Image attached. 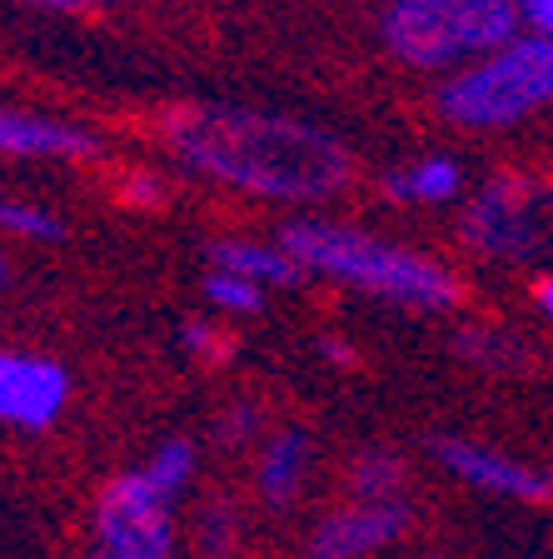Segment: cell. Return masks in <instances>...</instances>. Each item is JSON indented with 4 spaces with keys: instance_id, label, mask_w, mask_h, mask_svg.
Returning <instances> with one entry per match:
<instances>
[{
    "instance_id": "obj_1",
    "label": "cell",
    "mask_w": 553,
    "mask_h": 559,
    "mask_svg": "<svg viewBox=\"0 0 553 559\" xmlns=\"http://www.w3.org/2000/svg\"><path fill=\"white\" fill-rule=\"evenodd\" d=\"M160 140L180 170L269 205H324L354 186V151L335 130L265 105H175Z\"/></svg>"
},
{
    "instance_id": "obj_2",
    "label": "cell",
    "mask_w": 553,
    "mask_h": 559,
    "mask_svg": "<svg viewBox=\"0 0 553 559\" xmlns=\"http://www.w3.org/2000/svg\"><path fill=\"white\" fill-rule=\"evenodd\" d=\"M279 240L310 270V280H329V285H345L369 300L419 314H449L464 305V280L444 260L389 240L380 230H364V225L304 215V221H289Z\"/></svg>"
},
{
    "instance_id": "obj_3",
    "label": "cell",
    "mask_w": 553,
    "mask_h": 559,
    "mask_svg": "<svg viewBox=\"0 0 553 559\" xmlns=\"http://www.w3.org/2000/svg\"><path fill=\"white\" fill-rule=\"evenodd\" d=\"M553 105V40L519 31L434 85V116L464 135H504Z\"/></svg>"
},
{
    "instance_id": "obj_4",
    "label": "cell",
    "mask_w": 553,
    "mask_h": 559,
    "mask_svg": "<svg viewBox=\"0 0 553 559\" xmlns=\"http://www.w3.org/2000/svg\"><path fill=\"white\" fill-rule=\"evenodd\" d=\"M519 31L514 0H384L380 11L384 56L438 81L498 50Z\"/></svg>"
},
{
    "instance_id": "obj_5",
    "label": "cell",
    "mask_w": 553,
    "mask_h": 559,
    "mask_svg": "<svg viewBox=\"0 0 553 559\" xmlns=\"http://www.w3.org/2000/svg\"><path fill=\"white\" fill-rule=\"evenodd\" d=\"M459 240L494 265L553 260V180L543 175H489L459 205Z\"/></svg>"
},
{
    "instance_id": "obj_6",
    "label": "cell",
    "mask_w": 553,
    "mask_h": 559,
    "mask_svg": "<svg viewBox=\"0 0 553 559\" xmlns=\"http://www.w3.org/2000/svg\"><path fill=\"white\" fill-rule=\"evenodd\" d=\"M95 559H175V500L135 469L95 495Z\"/></svg>"
},
{
    "instance_id": "obj_7",
    "label": "cell",
    "mask_w": 553,
    "mask_h": 559,
    "mask_svg": "<svg viewBox=\"0 0 553 559\" xmlns=\"http://www.w3.org/2000/svg\"><path fill=\"white\" fill-rule=\"evenodd\" d=\"M434 460L449 469L459 485L479 489V495H494V500H519V504H533V500H549L553 495V475L533 469L529 460L519 454H504L484 440H469V435H434L429 440Z\"/></svg>"
},
{
    "instance_id": "obj_8",
    "label": "cell",
    "mask_w": 553,
    "mask_h": 559,
    "mask_svg": "<svg viewBox=\"0 0 553 559\" xmlns=\"http://www.w3.org/2000/svg\"><path fill=\"white\" fill-rule=\"evenodd\" d=\"M70 405V370L35 349H0V425L50 430Z\"/></svg>"
},
{
    "instance_id": "obj_9",
    "label": "cell",
    "mask_w": 553,
    "mask_h": 559,
    "mask_svg": "<svg viewBox=\"0 0 553 559\" xmlns=\"http://www.w3.org/2000/svg\"><path fill=\"white\" fill-rule=\"evenodd\" d=\"M100 135L81 120L0 105V160H56V165H91L100 160Z\"/></svg>"
},
{
    "instance_id": "obj_10",
    "label": "cell",
    "mask_w": 553,
    "mask_h": 559,
    "mask_svg": "<svg viewBox=\"0 0 553 559\" xmlns=\"http://www.w3.org/2000/svg\"><path fill=\"white\" fill-rule=\"evenodd\" d=\"M409 530V504L389 500V504H364V500H345L339 510H329L304 539L310 559H369L380 549L399 545Z\"/></svg>"
},
{
    "instance_id": "obj_11",
    "label": "cell",
    "mask_w": 553,
    "mask_h": 559,
    "mask_svg": "<svg viewBox=\"0 0 553 559\" xmlns=\"http://www.w3.org/2000/svg\"><path fill=\"white\" fill-rule=\"evenodd\" d=\"M464 190H469L464 160L459 155H444V151L409 155V160L389 165V170L380 175V195L389 200V205L444 210V205H464Z\"/></svg>"
},
{
    "instance_id": "obj_12",
    "label": "cell",
    "mask_w": 553,
    "mask_h": 559,
    "mask_svg": "<svg viewBox=\"0 0 553 559\" xmlns=\"http://www.w3.org/2000/svg\"><path fill=\"white\" fill-rule=\"evenodd\" d=\"M209 270H225V275H240L260 290H300L310 270L285 250V240H260V235H215L205 245Z\"/></svg>"
},
{
    "instance_id": "obj_13",
    "label": "cell",
    "mask_w": 553,
    "mask_h": 559,
    "mask_svg": "<svg viewBox=\"0 0 553 559\" xmlns=\"http://www.w3.org/2000/svg\"><path fill=\"white\" fill-rule=\"evenodd\" d=\"M310 465H314V435L300 425H279L260 440L254 454V495L269 510H289L310 485Z\"/></svg>"
},
{
    "instance_id": "obj_14",
    "label": "cell",
    "mask_w": 553,
    "mask_h": 559,
    "mask_svg": "<svg viewBox=\"0 0 553 559\" xmlns=\"http://www.w3.org/2000/svg\"><path fill=\"white\" fill-rule=\"evenodd\" d=\"M404 485H409V469H404V460L394 450H359L345 469L349 500H364V504L404 500Z\"/></svg>"
},
{
    "instance_id": "obj_15",
    "label": "cell",
    "mask_w": 553,
    "mask_h": 559,
    "mask_svg": "<svg viewBox=\"0 0 553 559\" xmlns=\"http://www.w3.org/2000/svg\"><path fill=\"white\" fill-rule=\"evenodd\" d=\"M140 475L151 479L165 500H180L200 475V444L190 440V435H165V440L140 460Z\"/></svg>"
},
{
    "instance_id": "obj_16",
    "label": "cell",
    "mask_w": 553,
    "mask_h": 559,
    "mask_svg": "<svg viewBox=\"0 0 553 559\" xmlns=\"http://www.w3.org/2000/svg\"><path fill=\"white\" fill-rule=\"evenodd\" d=\"M0 235H11V240H35V245H60L65 240V221H60L46 200L0 195Z\"/></svg>"
},
{
    "instance_id": "obj_17",
    "label": "cell",
    "mask_w": 553,
    "mask_h": 559,
    "mask_svg": "<svg viewBox=\"0 0 553 559\" xmlns=\"http://www.w3.org/2000/svg\"><path fill=\"white\" fill-rule=\"evenodd\" d=\"M454 349H459V360L464 365H479V370H498V374H508V370H519V355H524V345L508 330H494V325H464L459 335H454Z\"/></svg>"
},
{
    "instance_id": "obj_18",
    "label": "cell",
    "mask_w": 553,
    "mask_h": 559,
    "mask_svg": "<svg viewBox=\"0 0 553 559\" xmlns=\"http://www.w3.org/2000/svg\"><path fill=\"white\" fill-rule=\"evenodd\" d=\"M200 295H205V305L215 314H225V320H244V314L265 310L269 290H260V285H250V280H240V275H225V270H205Z\"/></svg>"
},
{
    "instance_id": "obj_19",
    "label": "cell",
    "mask_w": 553,
    "mask_h": 559,
    "mask_svg": "<svg viewBox=\"0 0 553 559\" xmlns=\"http://www.w3.org/2000/svg\"><path fill=\"white\" fill-rule=\"evenodd\" d=\"M116 200L125 210H165L170 180H165L155 165H125V170L116 175Z\"/></svg>"
},
{
    "instance_id": "obj_20",
    "label": "cell",
    "mask_w": 553,
    "mask_h": 559,
    "mask_svg": "<svg viewBox=\"0 0 553 559\" xmlns=\"http://www.w3.org/2000/svg\"><path fill=\"white\" fill-rule=\"evenodd\" d=\"M235 539H240V514H235L225 500L205 504V514H200V530H195L200 555H205V559H230L235 555Z\"/></svg>"
},
{
    "instance_id": "obj_21",
    "label": "cell",
    "mask_w": 553,
    "mask_h": 559,
    "mask_svg": "<svg viewBox=\"0 0 553 559\" xmlns=\"http://www.w3.org/2000/svg\"><path fill=\"white\" fill-rule=\"evenodd\" d=\"M180 345L190 349L195 360L219 365V360H225V355L235 349V340H230V335H219L215 320H184V325H180Z\"/></svg>"
},
{
    "instance_id": "obj_22",
    "label": "cell",
    "mask_w": 553,
    "mask_h": 559,
    "mask_svg": "<svg viewBox=\"0 0 553 559\" xmlns=\"http://www.w3.org/2000/svg\"><path fill=\"white\" fill-rule=\"evenodd\" d=\"M265 425H260V409L254 405H235V409H225V415L215 419V440L225 444V450H240V444H250V440H265Z\"/></svg>"
},
{
    "instance_id": "obj_23",
    "label": "cell",
    "mask_w": 553,
    "mask_h": 559,
    "mask_svg": "<svg viewBox=\"0 0 553 559\" xmlns=\"http://www.w3.org/2000/svg\"><path fill=\"white\" fill-rule=\"evenodd\" d=\"M514 5H519V25H524V31L553 40V0H514Z\"/></svg>"
},
{
    "instance_id": "obj_24",
    "label": "cell",
    "mask_w": 553,
    "mask_h": 559,
    "mask_svg": "<svg viewBox=\"0 0 553 559\" xmlns=\"http://www.w3.org/2000/svg\"><path fill=\"white\" fill-rule=\"evenodd\" d=\"M31 11H50V15H91V11H110L120 0H21Z\"/></svg>"
},
{
    "instance_id": "obj_25",
    "label": "cell",
    "mask_w": 553,
    "mask_h": 559,
    "mask_svg": "<svg viewBox=\"0 0 553 559\" xmlns=\"http://www.w3.org/2000/svg\"><path fill=\"white\" fill-rule=\"evenodd\" d=\"M529 300H533V310H539L543 320H553V265L539 270V280L529 285Z\"/></svg>"
},
{
    "instance_id": "obj_26",
    "label": "cell",
    "mask_w": 553,
    "mask_h": 559,
    "mask_svg": "<svg viewBox=\"0 0 553 559\" xmlns=\"http://www.w3.org/2000/svg\"><path fill=\"white\" fill-rule=\"evenodd\" d=\"M320 349L324 355H335V365H354V349L339 345V340H320Z\"/></svg>"
},
{
    "instance_id": "obj_27",
    "label": "cell",
    "mask_w": 553,
    "mask_h": 559,
    "mask_svg": "<svg viewBox=\"0 0 553 559\" xmlns=\"http://www.w3.org/2000/svg\"><path fill=\"white\" fill-rule=\"evenodd\" d=\"M5 285H11V260L0 255V290H5Z\"/></svg>"
},
{
    "instance_id": "obj_28",
    "label": "cell",
    "mask_w": 553,
    "mask_h": 559,
    "mask_svg": "<svg viewBox=\"0 0 553 559\" xmlns=\"http://www.w3.org/2000/svg\"><path fill=\"white\" fill-rule=\"evenodd\" d=\"M424 559H444V555H424Z\"/></svg>"
}]
</instances>
